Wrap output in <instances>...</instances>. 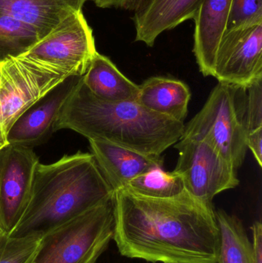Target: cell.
Listing matches in <instances>:
<instances>
[{
    "instance_id": "obj_16",
    "label": "cell",
    "mask_w": 262,
    "mask_h": 263,
    "mask_svg": "<svg viewBox=\"0 0 262 263\" xmlns=\"http://www.w3.org/2000/svg\"><path fill=\"white\" fill-rule=\"evenodd\" d=\"M138 88L137 103L158 115L184 123L192 95L184 82L171 77H152Z\"/></svg>"
},
{
    "instance_id": "obj_28",
    "label": "cell",
    "mask_w": 262,
    "mask_h": 263,
    "mask_svg": "<svg viewBox=\"0 0 262 263\" xmlns=\"http://www.w3.org/2000/svg\"><path fill=\"white\" fill-rule=\"evenodd\" d=\"M1 65H0V80H1Z\"/></svg>"
},
{
    "instance_id": "obj_3",
    "label": "cell",
    "mask_w": 262,
    "mask_h": 263,
    "mask_svg": "<svg viewBox=\"0 0 262 263\" xmlns=\"http://www.w3.org/2000/svg\"><path fill=\"white\" fill-rule=\"evenodd\" d=\"M64 129L76 132L89 140L162 155L181 139L185 125L155 114L136 101L100 100L81 79L55 121L54 132Z\"/></svg>"
},
{
    "instance_id": "obj_10",
    "label": "cell",
    "mask_w": 262,
    "mask_h": 263,
    "mask_svg": "<svg viewBox=\"0 0 262 263\" xmlns=\"http://www.w3.org/2000/svg\"><path fill=\"white\" fill-rule=\"evenodd\" d=\"M218 83L248 86L262 78V24L226 30L215 57Z\"/></svg>"
},
{
    "instance_id": "obj_1",
    "label": "cell",
    "mask_w": 262,
    "mask_h": 263,
    "mask_svg": "<svg viewBox=\"0 0 262 263\" xmlns=\"http://www.w3.org/2000/svg\"><path fill=\"white\" fill-rule=\"evenodd\" d=\"M215 210L185 190L166 199L115 191L113 240L122 256L152 263H218Z\"/></svg>"
},
{
    "instance_id": "obj_12",
    "label": "cell",
    "mask_w": 262,
    "mask_h": 263,
    "mask_svg": "<svg viewBox=\"0 0 262 263\" xmlns=\"http://www.w3.org/2000/svg\"><path fill=\"white\" fill-rule=\"evenodd\" d=\"M103 176L115 191L156 166H163L162 155H149L103 141L89 140Z\"/></svg>"
},
{
    "instance_id": "obj_15",
    "label": "cell",
    "mask_w": 262,
    "mask_h": 263,
    "mask_svg": "<svg viewBox=\"0 0 262 263\" xmlns=\"http://www.w3.org/2000/svg\"><path fill=\"white\" fill-rule=\"evenodd\" d=\"M89 0H0V11L35 28L42 38Z\"/></svg>"
},
{
    "instance_id": "obj_14",
    "label": "cell",
    "mask_w": 262,
    "mask_h": 263,
    "mask_svg": "<svg viewBox=\"0 0 262 263\" xmlns=\"http://www.w3.org/2000/svg\"><path fill=\"white\" fill-rule=\"evenodd\" d=\"M232 0H203L194 18L193 53L200 72L213 77L217 49L226 31Z\"/></svg>"
},
{
    "instance_id": "obj_9",
    "label": "cell",
    "mask_w": 262,
    "mask_h": 263,
    "mask_svg": "<svg viewBox=\"0 0 262 263\" xmlns=\"http://www.w3.org/2000/svg\"><path fill=\"white\" fill-rule=\"evenodd\" d=\"M38 156L32 148L6 145L0 149V226L9 235L30 199Z\"/></svg>"
},
{
    "instance_id": "obj_4",
    "label": "cell",
    "mask_w": 262,
    "mask_h": 263,
    "mask_svg": "<svg viewBox=\"0 0 262 263\" xmlns=\"http://www.w3.org/2000/svg\"><path fill=\"white\" fill-rule=\"evenodd\" d=\"M115 192L106 202L43 235L29 263H96L113 239Z\"/></svg>"
},
{
    "instance_id": "obj_2",
    "label": "cell",
    "mask_w": 262,
    "mask_h": 263,
    "mask_svg": "<svg viewBox=\"0 0 262 263\" xmlns=\"http://www.w3.org/2000/svg\"><path fill=\"white\" fill-rule=\"evenodd\" d=\"M115 192L92 153L78 152L53 163L39 162L29 203L9 236L42 237L106 202Z\"/></svg>"
},
{
    "instance_id": "obj_19",
    "label": "cell",
    "mask_w": 262,
    "mask_h": 263,
    "mask_svg": "<svg viewBox=\"0 0 262 263\" xmlns=\"http://www.w3.org/2000/svg\"><path fill=\"white\" fill-rule=\"evenodd\" d=\"M42 39L35 28L0 11V65L19 57Z\"/></svg>"
},
{
    "instance_id": "obj_21",
    "label": "cell",
    "mask_w": 262,
    "mask_h": 263,
    "mask_svg": "<svg viewBox=\"0 0 262 263\" xmlns=\"http://www.w3.org/2000/svg\"><path fill=\"white\" fill-rule=\"evenodd\" d=\"M41 237L0 236V263H29Z\"/></svg>"
},
{
    "instance_id": "obj_25",
    "label": "cell",
    "mask_w": 262,
    "mask_h": 263,
    "mask_svg": "<svg viewBox=\"0 0 262 263\" xmlns=\"http://www.w3.org/2000/svg\"><path fill=\"white\" fill-rule=\"evenodd\" d=\"M247 148L252 151L255 160L262 166V127L248 133Z\"/></svg>"
},
{
    "instance_id": "obj_7",
    "label": "cell",
    "mask_w": 262,
    "mask_h": 263,
    "mask_svg": "<svg viewBox=\"0 0 262 263\" xmlns=\"http://www.w3.org/2000/svg\"><path fill=\"white\" fill-rule=\"evenodd\" d=\"M174 147L178 159L173 171L185 190L201 203L214 208L215 196L239 185L238 170L206 141L181 137Z\"/></svg>"
},
{
    "instance_id": "obj_20",
    "label": "cell",
    "mask_w": 262,
    "mask_h": 263,
    "mask_svg": "<svg viewBox=\"0 0 262 263\" xmlns=\"http://www.w3.org/2000/svg\"><path fill=\"white\" fill-rule=\"evenodd\" d=\"M125 189L146 197L166 199L178 196L185 191L183 179L175 172L165 171L156 166L137 176Z\"/></svg>"
},
{
    "instance_id": "obj_18",
    "label": "cell",
    "mask_w": 262,
    "mask_h": 263,
    "mask_svg": "<svg viewBox=\"0 0 262 263\" xmlns=\"http://www.w3.org/2000/svg\"><path fill=\"white\" fill-rule=\"evenodd\" d=\"M215 213L219 231L218 263H255L253 244L241 219L224 210Z\"/></svg>"
},
{
    "instance_id": "obj_24",
    "label": "cell",
    "mask_w": 262,
    "mask_h": 263,
    "mask_svg": "<svg viewBox=\"0 0 262 263\" xmlns=\"http://www.w3.org/2000/svg\"><path fill=\"white\" fill-rule=\"evenodd\" d=\"M95 3V6L102 9H124L135 12L144 4L146 0H90Z\"/></svg>"
},
{
    "instance_id": "obj_11",
    "label": "cell",
    "mask_w": 262,
    "mask_h": 263,
    "mask_svg": "<svg viewBox=\"0 0 262 263\" xmlns=\"http://www.w3.org/2000/svg\"><path fill=\"white\" fill-rule=\"evenodd\" d=\"M82 77H67L29 106L8 133L9 145L32 147L46 142L52 133L58 114Z\"/></svg>"
},
{
    "instance_id": "obj_17",
    "label": "cell",
    "mask_w": 262,
    "mask_h": 263,
    "mask_svg": "<svg viewBox=\"0 0 262 263\" xmlns=\"http://www.w3.org/2000/svg\"><path fill=\"white\" fill-rule=\"evenodd\" d=\"M82 80L95 97L105 101H136L139 92L138 85L123 75L110 59L98 52Z\"/></svg>"
},
{
    "instance_id": "obj_27",
    "label": "cell",
    "mask_w": 262,
    "mask_h": 263,
    "mask_svg": "<svg viewBox=\"0 0 262 263\" xmlns=\"http://www.w3.org/2000/svg\"><path fill=\"white\" fill-rule=\"evenodd\" d=\"M4 234H6V233H5L4 230H3V229L2 228L1 226H0V236H2Z\"/></svg>"
},
{
    "instance_id": "obj_13",
    "label": "cell",
    "mask_w": 262,
    "mask_h": 263,
    "mask_svg": "<svg viewBox=\"0 0 262 263\" xmlns=\"http://www.w3.org/2000/svg\"><path fill=\"white\" fill-rule=\"evenodd\" d=\"M203 0H146L134 12L135 42L153 47L157 38L187 20H194Z\"/></svg>"
},
{
    "instance_id": "obj_22",
    "label": "cell",
    "mask_w": 262,
    "mask_h": 263,
    "mask_svg": "<svg viewBox=\"0 0 262 263\" xmlns=\"http://www.w3.org/2000/svg\"><path fill=\"white\" fill-rule=\"evenodd\" d=\"M262 24V0H232L226 30Z\"/></svg>"
},
{
    "instance_id": "obj_5",
    "label": "cell",
    "mask_w": 262,
    "mask_h": 263,
    "mask_svg": "<svg viewBox=\"0 0 262 263\" xmlns=\"http://www.w3.org/2000/svg\"><path fill=\"white\" fill-rule=\"evenodd\" d=\"M241 86L218 83L203 109L185 126L182 137L203 140L238 170L247 153Z\"/></svg>"
},
{
    "instance_id": "obj_23",
    "label": "cell",
    "mask_w": 262,
    "mask_h": 263,
    "mask_svg": "<svg viewBox=\"0 0 262 263\" xmlns=\"http://www.w3.org/2000/svg\"><path fill=\"white\" fill-rule=\"evenodd\" d=\"M243 112L248 133L262 127V78L244 86Z\"/></svg>"
},
{
    "instance_id": "obj_26",
    "label": "cell",
    "mask_w": 262,
    "mask_h": 263,
    "mask_svg": "<svg viewBox=\"0 0 262 263\" xmlns=\"http://www.w3.org/2000/svg\"><path fill=\"white\" fill-rule=\"evenodd\" d=\"M255 263H262V226L260 221L254 222L252 227Z\"/></svg>"
},
{
    "instance_id": "obj_8",
    "label": "cell",
    "mask_w": 262,
    "mask_h": 263,
    "mask_svg": "<svg viewBox=\"0 0 262 263\" xmlns=\"http://www.w3.org/2000/svg\"><path fill=\"white\" fill-rule=\"evenodd\" d=\"M1 72L0 149L8 145V133L17 119L48 91L67 78L18 57L2 63Z\"/></svg>"
},
{
    "instance_id": "obj_6",
    "label": "cell",
    "mask_w": 262,
    "mask_h": 263,
    "mask_svg": "<svg viewBox=\"0 0 262 263\" xmlns=\"http://www.w3.org/2000/svg\"><path fill=\"white\" fill-rule=\"evenodd\" d=\"M96 53L93 30L79 12L18 57L60 75L83 77Z\"/></svg>"
}]
</instances>
